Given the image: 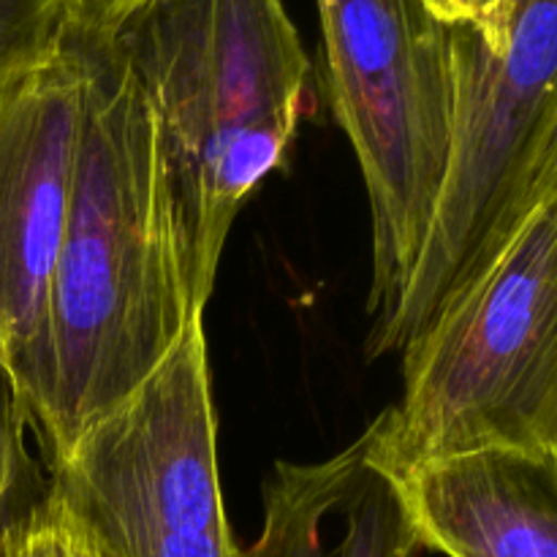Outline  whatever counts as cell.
<instances>
[{
    "label": "cell",
    "instance_id": "cell-1",
    "mask_svg": "<svg viewBox=\"0 0 557 557\" xmlns=\"http://www.w3.org/2000/svg\"><path fill=\"white\" fill-rule=\"evenodd\" d=\"M82 112L63 234L36 335L9 373L47 466L166 359L194 313L150 103L101 30L71 27Z\"/></svg>",
    "mask_w": 557,
    "mask_h": 557
},
{
    "label": "cell",
    "instance_id": "cell-2",
    "mask_svg": "<svg viewBox=\"0 0 557 557\" xmlns=\"http://www.w3.org/2000/svg\"><path fill=\"white\" fill-rule=\"evenodd\" d=\"M101 33L156 117L205 313L234 218L292 156L310 60L281 0H139Z\"/></svg>",
    "mask_w": 557,
    "mask_h": 557
},
{
    "label": "cell",
    "instance_id": "cell-3",
    "mask_svg": "<svg viewBox=\"0 0 557 557\" xmlns=\"http://www.w3.org/2000/svg\"><path fill=\"white\" fill-rule=\"evenodd\" d=\"M403 397L368 428L392 479L479 449L557 455V199L403 348Z\"/></svg>",
    "mask_w": 557,
    "mask_h": 557
},
{
    "label": "cell",
    "instance_id": "cell-4",
    "mask_svg": "<svg viewBox=\"0 0 557 557\" xmlns=\"http://www.w3.org/2000/svg\"><path fill=\"white\" fill-rule=\"evenodd\" d=\"M451 141L417 264L373 324L368 357L397 354L557 199V0H515L506 49L446 25Z\"/></svg>",
    "mask_w": 557,
    "mask_h": 557
},
{
    "label": "cell",
    "instance_id": "cell-5",
    "mask_svg": "<svg viewBox=\"0 0 557 557\" xmlns=\"http://www.w3.org/2000/svg\"><path fill=\"white\" fill-rule=\"evenodd\" d=\"M47 498L92 557H234L205 313L123 403L49 460Z\"/></svg>",
    "mask_w": 557,
    "mask_h": 557
},
{
    "label": "cell",
    "instance_id": "cell-6",
    "mask_svg": "<svg viewBox=\"0 0 557 557\" xmlns=\"http://www.w3.org/2000/svg\"><path fill=\"white\" fill-rule=\"evenodd\" d=\"M332 112L373 221L375 321L395 308L428 232L451 141V60L424 0H315Z\"/></svg>",
    "mask_w": 557,
    "mask_h": 557
},
{
    "label": "cell",
    "instance_id": "cell-7",
    "mask_svg": "<svg viewBox=\"0 0 557 557\" xmlns=\"http://www.w3.org/2000/svg\"><path fill=\"white\" fill-rule=\"evenodd\" d=\"M82 85L69 30L52 63L0 92V373L25 354L41 319L69 207Z\"/></svg>",
    "mask_w": 557,
    "mask_h": 557
},
{
    "label": "cell",
    "instance_id": "cell-8",
    "mask_svg": "<svg viewBox=\"0 0 557 557\" xmlns=\"http://www.w3.org/2000/svg\"><path fill=\"white\" fill-rule=\"evenodd\" d=\"M419 547L449 557H557V455L479 449L397 479Z\"/></svg>",
    "mask_w": 557,
    "mask_h": 557
},
{
    "label": "cell",
    "instance_id": "cell-9",
    "mask_svg": "<svg viewBox=\"0 0 557 557\" xmlns=\"http://www.w3.org/2000/svg\"><path fill=\"white\" fill-rule=\"evenodd\" d=\"M417 549L400 487L373 462L364 430L330 460L275 462L259 539L234 557H411Z\"/></svg>",
    "mask_w": 557,
    "mask_h": 557
},
{
    "label": "cell",
    "instance_id": "cell-10",
    "mask_svg": "<svg viewBox=\"0 0 557 557\" xmlns=\"http://www.w3.org/2000/svg\"><path fill=\"white\" fill-rule=\"evenodd\" d=\"M71 0H0V92L63 52Z\"/></svg>",
    "mask_w": 557,
    "mask_h": 557
},
{
    "label": "cell",
    "instance_id": "cell-11",
    "mask_svg": "<svg viewBox=\"0 0 557 557\" xmlns=\"http://www.w3.org/2000/svg\"><path fill=\"white\" fill-rule=\"evenodd\" d=\"M47 493V476L30 449V428L0 375V557L5 531Z\"/></svg>",
    "mask_w": 557,
    "mask_h": 557
},
{
    "label": "cell",
    "instance_id": "cell-12",
    "mask_svg": "<svg viewBox=\"0 0 557 557\" xmlns=\"http://www.w3.org/2000/svg\"><path fill=\"white\" fill-rule=\"evenodd\" d=\"M3 557H92L52 500L44 498L5 531Z\"/></svg>",
    "mask_w": 557,
    "mask_h": 557
},
{
    "label": "cell",
    "instance_id": "cell-13",
    "mask_svg": "<svg viewBox=\"0 0 557 557\" xmlns=\"http://www.w3.org/2000/svg\"><path fill=\"white\" fill-rule=\"evenodd\" d=\"M430 14L444 25H471L493 49H506L515 0H424Z\"/></svg>",
    "mask_w": 557,
    "mask_h": 557
},
{
    "label": "cell",
    "instance_id": "cell-14",
    "mask_svg": "<svg viewBox=\"0 0 557 557\" xmlns=\"http://www.w3.org/2000/svg\"><path fill=\"white\" fill-rule=\"evenodd\" d=\"M136 3L139 0H71L76 25L92 27V30L114 27Z\"/></svg>",
    "mask_w": 557,
    "mask_h": 557
}]
</instances>
